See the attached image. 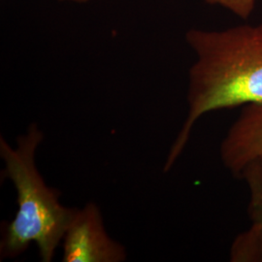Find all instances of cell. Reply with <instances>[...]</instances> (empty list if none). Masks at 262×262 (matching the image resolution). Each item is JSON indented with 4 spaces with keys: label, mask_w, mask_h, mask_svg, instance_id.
I'll return each mask as SVG.
<instances>
[{
    "label": "cell",
    "mask_w": 262,
    "mask_h": 262,
    "mask_svg": "<svg viewBox=\"0 0 262 262\" xmlns=\"http://www.w3.org/2000/svg\"><path fill=\"white\" fill-rule=\"evenodd\" d=\"M63 262H123L126 249L109 235L97 204L76 208L62 239Z\"/></svg>",
    "instance_id": "3957f363"
},
{
    "label": "cell",
    "mask_w": 262,
    "mask_h": 262,
    "mask_svg": "<svg viewBox=\"0 0 262 262\" xmlns=\"http://www.w3.org/2000/svg\"><path fill=\"white\" fill-rule=\"evenodd\" d=\"M251 190L249 213L253 225L235 239L230 250L231 261H262V162L254 161L244 171Z\"/></svg>",
    "instance_id": "5b68a950"
},
{
    "label": "cell",
    "mask_w": 262,
    "mask_h": 262,
    "mask_svg": "<svg viewBox=\"0 0 262 262\" xmlns=\"http://www.w3.org/2000/svg\"><path fill=\"white\" fill-rule=\"evenodd\" d=\"M186 41L195 55L188 70L187 115L169 150L164 173L186 149L201 117L222 109L262 103V24L220 30L191 28Z\"/></svg>",
    "instance_id": "6da1fadb"
},
{
    "label": "cell",
    "mask_w": 262,
    "mask_h": 262,
    "mask_svg": "<svg viewBox=\"0 0 262 262\" xmlns=\"http://www.w3.org/2000/svg\"><path fill=\"white\" fill-rule=\"evenodd\" d=\"M212 5H219L228 10L236 17L242 19H248L253 13L257 0H205Z\"/></svg>",
    "instance_id": "8992f818"
},
{
    "label": "cell",
    "mask_w": 262,
    "mask_h": 262,
    "mask_svg": "<svg viewBox=\"0 0 262 262\" xmlns=\"http://www.w3.org/2000/svg\"><path fill=\"white\" fill-rule=\"evenodd\" d=\"M59 1H70V2H77V3H84V2H88L90 0H59Z\"/></svg>",
    "instance_id": "52a82bcc"
},
{
    "label": "cell",
    "mask_w": 262,
    "mask_h": 262,
    "mask_svg": "<svg viewBox=\"0 0 262 262\" xmlns=\"http://www.w3.org/2000/svg\"><path fill=\"white\" fill-rule=\"evenodd\" d=\"M43 140L44 133L35 122L18 136L15 147L0 137L2 173L14 185L18 204L14 219L2 224L1 261L17 258L32 243L37 245L42 261H53L74 215L76 208L60 202L59 191L48 187L38 169L36 152Z\"/></svg>",
    "instance_id": "7a4b0ae2"
},
{
    "label": "cell",
    "mask_w": 262,
    "mask_h": 262,
    "mask_svg": "<svg viewBox=\"0 0 262 262\" xmlns=\"http://www.w3.org/2000/svg\"><path fill=\"white\" fill-rule=\"evenodd\" d=\"M260 161H261V162H262V158H261V159H260Z\"/></svg>",
    "instance_id": "ba28073f"
},
{
    "label": "cell",
    "mask_w": 262,
    "mask_h": 262,
    "mask_svg": "<svg viewBox=\"0 0 262 262\" xmlns=\"http://www.w3.org/2000/svg\"><path fill=\"white\" fill-rule=\"evenodd\" d=\"M220 157L236 178L262 158V103L245 105L221 143Z\"/></svg>",
    "instance_id": "277c9868"
}]
</instances>
